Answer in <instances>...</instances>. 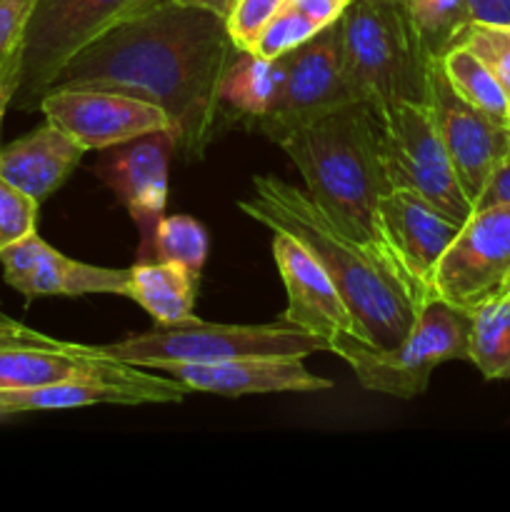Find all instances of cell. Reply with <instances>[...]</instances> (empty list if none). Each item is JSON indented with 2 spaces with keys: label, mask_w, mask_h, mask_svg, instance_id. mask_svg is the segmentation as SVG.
Here are the masks:
<instances>
[{
  "label": "cell",
  "mask_w": 510,
  "mask_h": 512,
  "mask_svg": "<svg viewBox=\"0 0 510 512\" xmlns=\"http://www.w3.org/2000/svg\"><path fill=\"white\" fill-rule=\"evenodd\" d=\"M238 50L220 15L183 0H153L78 50L53 88L113 90L158 105L175 150L195 160L228 115L220 85Z\"/></svg>",
  "instance_id": "cell-1"
},
{
  "label": "cell",
  "mask_w": 510,
  "mask_h": 512,
  "mask_svg": "<svg viewBox=\"0 0 510 512\" xmlns=\"http://www.w3.org/2000/svg\"><path fill=\"white\" fill-rule=\"evenodd\" d=\"M238 208L273 233L305 245L330 275L363 340L390 350L405 340L430 295L383 245L348 233L305 188L275 175H255L253 195Z\"/></svg>",
  "instance_id": "cell-2"
},
{
  "label": "cell",
  "mask_w": 510,
  "mask_h": 512,
  "mask_svg": "<svg viewBox=\"0 0 510 512\" xmlns=\"http://www.w3.org/2000/svg\"><path fill=\"white\" fill-rule=\"evenodd\" d=\"M280 148L330 218L348 233L390 250L380 225V198L390 183L380 160V123L373 108L353 103L335 110L288 135Z\"/></svg>",
  "instance_id": "cell-3"
},
{
  "label": "cell",
  "mask_w": 510,
  "mask_h": 512,
  "mask_svg": "<svg viewBox=\"0 0 510 512\" xmlns=\"http://www.w3.org/2000/svg\"><path fill=\"white\" fill-rule=\"evenodd\" d=\"M343 65L355 100L373 108L378 118L400 103H428L425 50L403 3L350 0L340 15Z\"/></svg>",
  "instance_id": "cell-4"
},
{
  "label": "cell",
  "mask_w": 510,
  "mask_h": 512,
  "mask_svg": "<svg viewBox=\"0 0 510 512\" xmlns=\"http://www.w3.org/2000/svg\"><path fill=\"white\" fill-rule=\"evenodd\" d=\"M103 358L125 365L160 370L178 363H223L235 358H305L330 353L328 340L280 318L268 325H223L188 320L180 325H155L108 345H93Z\"/></svg>",
  "instance_id": "cell-5"
},
{
  "label": "cell",
  "mask_w": 510,
  "mask_h": 512,
  "mask_svg": "<svg viewBox=\"0 0 510 512\" xmlns=\"http://www.w3.org/2000/svg\"><path fill=\"white\" fill-rule=\"evenodd\" d=\"M468 335V310L430 298L420 308L413 330L395 348L380 350L360 335H343L330 343V353L353 368L363 388L413 400L428 390L430 375L440 363L468 360Z\"/></svg>",
  "instance_id": "cell-6"
},
{
  "label": "cell",
  "mask_w": 510,
  "mask_h": 512,
  "mask_svg": "<svg viewBox=\"0 0 510 512\" xmlns=\"http://www.w3.org/2000/svg\"><path fill=\"white\" fill-rule=\"evenodd\" d=\"M148 3L153 0H35L20 40L15 108L38 110L43 95L78 50Z\"/></svg>",
  "instance_id": "cell-7"
},
{
  "label": "cell",
  "mask_w": 510,
  "mask_h": 512,
  "mask_svg": "<svg viewBox=\"0 0 510 512\" xmlns=\"http://www.w3.org/2000/svg\"><path fill=\"white\" fill-rule=\"evenodd\" d=\"M283 85L263 118L248 125L273 143L305 125L358 103L343 65V28L340 18L325 25L310 40L283 55Z\"/></svg>",
  "instance_id": "cell-8"
},
{
  "label": "cell",
  "mask_w": 510,
  "mask_h": 512,
  "mask_svg": "<svg viewBox=\"0 0 510 512\" xmlns=\"http://www.w3.org/2000/svg\"><path fill=\"white\" fill-rule=\"evenodd\" d=\"M380 160L390 190H410L460 225L473 215L428 105L400 103L378 118Z\"/></svg>",
  "instance_id": "cell-9"
},
{
  "label": "cell",
  "mask_w": 510,
  "mask_h": 512,
  "mask_svg": "<svg viewBox=\"0 0 510 512\" xmlns=\"http://www.w3.org/2000/svg\"><path fill=\"white\" fill-rule=\"evenodd\" d=\"M510 288V203L473 210L440 258L433 295L473 313Z\"/></svg>",
  "instance_id": "cell-10"
},
{
  "label": "cell",
  "mask_w": 510,
  "mask_h": 512,
  "mask_svg": "<svg viewBox=\"0 0 510 512\" xmlns=\"http://www.w3.org/2000/svg\"><path fill=\"white\" fill-rule=\"evenodd\" d=\"M428 110L453 160L455 175L475 208L493 170L510 148V128L460 98L443 75L438 58L428 68Z\"/></svg>",
  "instance_id": "cell-11"
},
{
  "label": "cell",
  "mask_w": 510,
  "mask_h": 512,
  "mask_svg": "<svg viewBox=\"0 0 510 512\" xmlns=\"http://www.w3.org/2000/svg\"><path fill=\"white\" fill-rule=\"evenodd\" d=\"M38 110L85 150H105L160 130L170 133L168 115L158 105L113 90L53 88Z\"/></svg>",
  "instance_id": "cell-12"
},
{
  "label": "cell",
  "mask_w": 510,
  "mask_h": 512,
  "mask_svg": "<svg viewBox=\"0 0 510 512\" xmlns=\"http://www.w3.org/2000/svg\"><path fill=\"white\" fill-rule=\"evenodd\" d=\"M173 150V135L160 130L100 150L93 168L138 225L143 260L148 258V250H153L155 230L168 203V165Z\"/></svg>",
  "instance_id": "cell-13"
},
{
  "label": "cell",
  "mask_w": 510,
  "mask_h": 512,
  "mask_svg": "<svg viewBox=\"0 0 510 512\" xmlns=\"http://www.w3.org/2000/svg\"><path fill=\"white\" fill-rule=\"evenodd\" d=\"M190 393L170 375L140 373L138 365H125L113 375L65 380L40 388L0 390V415L35 413V410H73L88 405H160L180 403Z\"/></svg>",
  "instance_id": "cell-14"
},
{
  "label": "cell",
  "mask_w": 510,
  "mask_h": 512,
  "mask_svg": "<svg viewBox=\"0 0 510 512\" xmlns=\"http://www.w3.org/2000/svg\"><path fill=\"white\" fill-rule=\"evenodd\" d=\"M3 280L25 300L78 298V295H123L128 298L130 270L100 268L65 258L38 233L18 240L0 253Z\"/></svg>",
  "instance_id": "cell-15"
},
{
  "label": "cell",
  "mask_w": 510,
  "mask_h": 512,
  "mask_svg": "<svg viewBox=\"0 0 510 512\" xmlns=\"http://www.w3.org/2000/svg\"><path fill=\"white\" fill-rule=\"evenodd\" d=\"M273 260L288 293L283 320L328 340V345L343 335H358L335 283L300 240L288 233H273Z\"/></svg>",
  "instance_id": "cell-16"
},
{
  "label": "cell",
  "mask_w": 510,
  "mask_h": 512,
  "mask_svg": "<svg viewBox=\"0 0 510 512\" xmlns=\"http://www.w3.org/2000/svg\"><path fill=\"white\" fill-rule=\"evenodd\" d=\"M380 225L388 248L410 278L433 295V273L458 235L460 223L410 190H388L380 198Z\"/></svg>",
  "instance_id": "cell-17"
},
{
  "label": "cell",
  "mask_w": 510,
  "mask_h": 512,
  "mask_svg": "<svg viewBox=\"0 0 510 512\" xmlns=\"http://www.w3.org/2000/svg\"><path fill=\"white\" fill-rule=\"evenodd\" d=\"M158 373L180 380L190 393L223 398L265 393H320L330 390L328 378H318L303 365V358H235L223 363L165 365Z\"/></svg>",
  "instance_id": "cell-18"
},
{
  "label": "cell",
  "mask_w": 510,
  "mask_h": 512,
  "mask_svg": "<svg viewBox=\"0 0 510 512\" xmlns=\"http://www.w3.org/2000/svg\"><path fill=\"white\" fill-rule=\"evenodd\" d=\"M123 368L125 363L103 358L93 345L63 343L43 333L18 343H0V390L113 375Z\"/></svg>",
  "instance_id": "cell-19"
},
{
  "label": "cell",
  "mask_w": 510,
  "mask_h": 512,
  "mask_svg": "<svg viewBox=\"0 0 510 512\" xmlns=\"http://www.w3.org/2000/svg\"><path fill=\"white\" fill-rule=\"evenodd\" d=\"M85 153L70 135L45 120L33 133L0 145V175L40 203L70 178Z\"/></svg>",
  "instance_id": "cell-20"
},
{
  "label": "cell",
  "mask_w": 510,
  "mask_h": 512,
  "mask_svg": "<svg viewBox=\"0 0 510 512\" xmlns=\"http://www.w3.org/2000/svg\"><path fill=\"white\" fill-rule=\"evenodd\" d=\"M130 270L128 298L135 300L158 325H180L195 320L198 278L183 265L165 260H140Z\"/></svg>",
  "instance_id": "cell-21"
},
{
  "label": "cell",
  "mask_w": 510,
  "mask_h": 512,
  "mask_svg": "<svg viewBox=\"0 0 510 512\" xmlns=\"http://www.w3.org/2000/svg\"><path fill=\"white\" fill-rule=\"evenodd\" d=\"M283 73V55L263 58L253 50H238L220 85V98L228 113L243 118L245 125L263 118L278 98Z\"/></svg>",
  "instance_id": "cell-22"
},
{
  "label": "cell",
  "mask_w": 510,
  "mask_h": 512,
  "mask_svg": "<svg viewBox=\"0 0 510 512\" xmlns=\"http://www.w3.org/2000/svg\"><path fill=\"white\" fill-rule=\"evenodd\" d=\"M438 63L460 98L468 100L480 113L490 115L493 120L510 128L508 93L478 55H473L463 45H450L443 55H438Z\"/></svg>",
  "instance_id": "cell-23"
},
{
  "label": "cell",
  "mask_w": 510,
  "mask_h": 512,
  "mask_svg": "<svg viewBox=\"0 0 510 512\" xmlns=\"http://www.w3.org/2000/svg\"><path fill=\"white\" fill-rule=\"evenodd\" d=\"M468 360L485 380H510V295H498L470 313Z\"/></svg>",
  "instance_id": "cell-24"
},
{
  "label": "cell",
  "mask_w": 510,
  "mask_h": 512,
  "mask_svg": "<svg viewBox=\"0 0 510 512\" xmlns=\"http://www.w3.org/2000/svg\"><path fill=\"white\" fill-rule=\"evenodd\" d=\"M150 255L155 260L183 265L190 275L200 278L208 260V230L190 215H163Z\"/></svg>",
  "instance_id": "cell-25"
},
{
  "label": "cell",
  "mask_w": 510,
  "mask_h": 512,
  "mask_svg": "<svg viewBox=\"0 0 510 512\" xmlns=\"http://www.w3.org/2000/svg\"><path fill=\"white\" fill-rule=\"evenodd\" d=\"M403 8L433 58L443 55L468 23V0H403Z\"/></svg>",
  "instance_id": "cell-26"
},
{
  "label": "cell",
  "mask_w": 510,
  "mask_h": 512,
  "mask_svg": "<svg viewBox=\"0 0 510 512\" xmlns=\"http://www.w3.org/2000/svg\"><path fill=\"white\" fill-rule=\"evenodd\" d=\"M453 45H463L470 53L478 55L490 73L500 80L510 98V25H490V23H468L460 28Z\"/></svg>",
  "instance_id": "cell-27"
},
{
  "label": "cell",
  "mask_w": 510,
  "mask_h": 512,
  "mask_svg": "<svg viewBox=\"0 0 510 512\" xmlns=\"http://www.w3.org/2000/svg\"><path fill=\"white\" fill-rule=\"evenodd\" d=\"M318 30V25L310 23L303 13H298V10L290 8V5L285 3L283 8L265 23V28L260 30V35L255 38L250 50L263 55V58H280V55L290 53L293 48L303 45L305 40L313 38Z\"/></svg>",
  "instance_id": "cell-28"
},
{
  "label": "cell",
  "mask_w": 510,
  "mask_h": 512,
  "mask_svg": "<svg viewBox=\"0 0 510 512\" xmlns=\"http://www.w3.org/2000/svg\"><path fill=\"white\" fill-rule=\"evenodd\" d=\"M40 203L0 175V253L38 228Z\"/></svg>",
  "instance_id": "cell-29"
},
{
  "label": "cell",
  "mask_w": 510,
  "mask_h": 512,
  "mask_svg": "<svg viewBox=\"0 0 510 512\" xmlns=\"http://www.w3.org/2000/svg\"><path fill=\"white\" fill-rule=\"evenodd\" d=\"M288 0H238L233 13L228 15V30L240 50L253 48L255 38L270 18L278 13Z\"/></svg>",
  "instance_id": "cell-30"
},
{
  "label": "cell",
  "mask_w": 510,
  "mask_h": 512,
  "mask_svg": "<svg viewBox=\"0 0 510 512\" xmlns=\"http://www.w3.org/2000/svg\"><path fill=\"white\" fill-rule=\"evenodd\" d=\"M35 0H0V55L18 48Z\"/></svg>",
  "instance_id": "cell-31"
},
{
  "label": "cell",
  "mask_w": 510,
  "mask_h": 512,
  "mask_svg": "<svg viewBox=\"0 0 510 512\" xmlns=\"http://www.w3.org/2000/svg\"><path fill=\"white\" fill-rule=\"evenodd\" d=\"M20 83V45L0 55V133H3V120L8 108L13 105L15 90ZM3 145V143H0Z\"/></svg>",
  "instance_id": "cell-32"
},
{
  "label": "cell",
  "mask_w": 510,
  "mask_h": 512,
  "mask_svg": "<svg viewBox=\"0 0 510 512\" xmlns=\"http://www.w3.org/2000/svg\"><path fill=\"white\" fill-rule=\"evenodd\" d=\"M503 203H510V148L508 153H505V158L500 160L498 168L493 170L488 183H485L480 198L475 200V210L490 208V205H503Z\"/></svg>",
  "instance_id": "cell-33"
},
{
  "label": "cell",
  "mask_w": 510,
  "mask_h": 512,
  "mask_svg": "<svg viewBox=\"0 0 510 512\" xmlns=\"http://www.w3.org/2000/svg\"><path fill=\"white\" fill-rule=\"evenodd\" d=\"M288 5L303 13L318 28H325V25L335 23L345 13L350 0H288Z\"/></svg>",
  "instance_id": "cell-34"
},
{
  "label": "cell",
  "mask_w": 510,
  "mask_h": 512,
  "mask_svg": "<svg viewBox=\"0 0 510 512\" xmlns=\"http://www.w3.org/2000/svg\"><path fill=\"white\" fill-rule=\"evenodd\" d=\"M468 20L510 25V0H468Z\"/></svg>",
  "instance_id": "cell-35"
},
{
  "label": "cell",
  "mask_w": 510,
  "mask_h": 512,
  "mask_svg": "<svg viewBox=\"0 0 510 512\" xmlns=\"http://www.w3.org/2000/svg\"><path fill=\"white\" fill-rule=\"evenodd\" d=\"M35 333H38V330L28 328V325L18 323V320H13V318H8L5 313H0V343H15V340H25Z\"/></svg>",
  "instance_id": "cell-36"
},
{
  "label": "cell",
  "mask_w": 510,
  "mask_h": 512,
  "mask_svg": "<svg viewBox=\"0 0 510 512\" xmlns=\"http://www.w3.org/2000/svg\"><path fill=\"white\" fill-rule=\"evenodd\" d=\"M183 3L198 5V8H205V10H210V13H215V15H220V18L228 20V15L233 13V8L238 0H183Z\"/></svg>",
  "instance_id": "cell-37"
},
{
  "label": "cell",
  "mask_w": 510,
  "mask_h": 512,
  "mask_svg": "<svg viewBox=\"0 0 510 512\" xmlns=\"http://www.w3.org/2000/svg\"><path fill=\"white\" fill-rule=\"evenodd\" d=\"M385 3H403V0H385Z\"/></svg>",
  "instance_id": "cell-38"
},
{
  "label": "cell",
  "mask_w": 510,
  "mask_h": 512,
  "mask_svg": "<svg viewBox=\"0 0 510 512\" xmlns=\"http://www.w3.org/2000/svg\"><path fill=\"white\" fill-rule=\"evenodd\" d=\"M503 295H510V288H508V290H505V293H503Z\"/></svg>",
  "instance_id": "cell-39"
}]
</instances>
